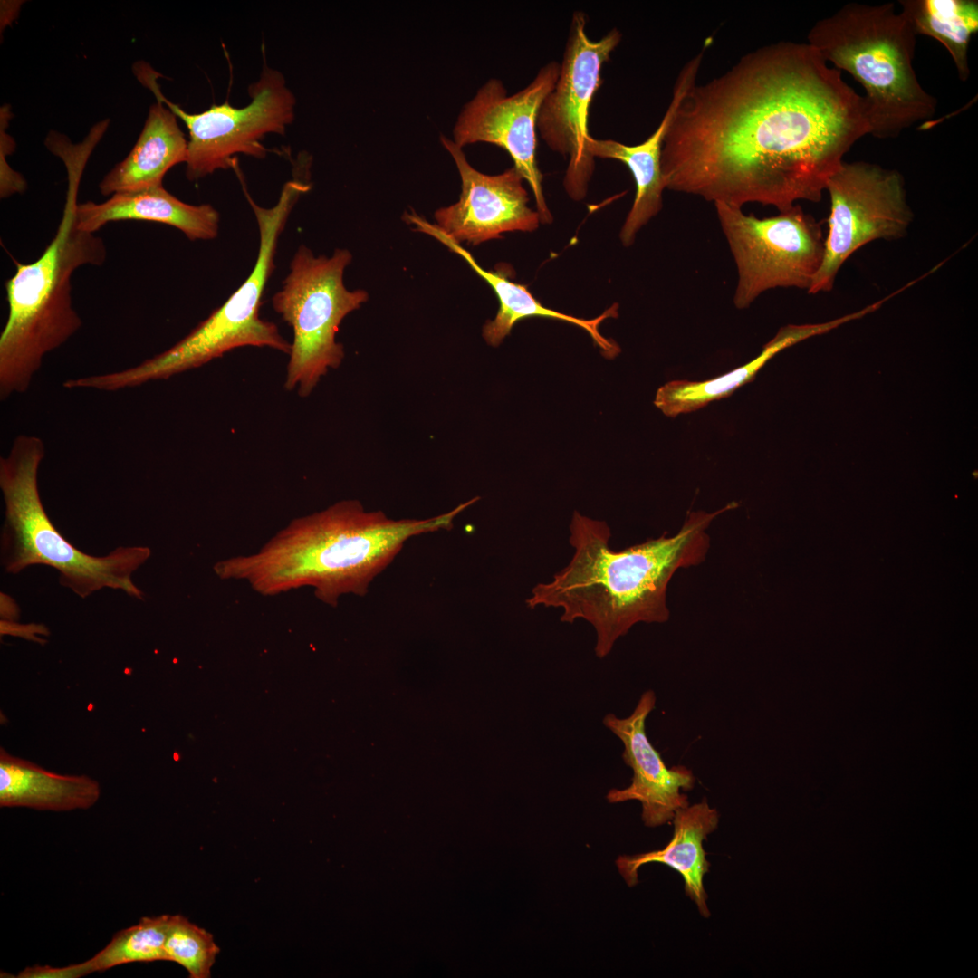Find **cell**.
<instances>
[{"label":"cell","mask_w":978,"mask_h":978,"mask_svg":"<svg viewBox=\"0 0 978 978\" xmlns=\"http://www.w3.org/2000/svg\"><path fill=\"white\" fill-rule=\"evenodd\" d=\"M560 63L552 61L542 66L523 90L507 95L501 81L491 79L463 108L454 129V142L459 147L485 142L508 152L514 168L529 184L542 223H551V214L542 190V174L536 160L537 119L546 96L554 88Z\"/></svg>","instance_id":"cell-13"},{"label":"cell","mask_w":978,"mask_h":978,"mask_svg":"<svg viewBox=\"0 0 978 978\" xmlns=\"http://www.w3.org/2000/svg\"><path fill=\"white\" fill-rule=\"evenodd\" d=\"M672 822L671 840L663 849L634 856H620L616 860L618 872L629 887L638 884L639 868L648 863H661L677 871L683 877L686 896L695 902L700 914L708 917L707 895L704 877L709 869L703 841L718 826L719 813L704 798L700 802L679 809Z\"/></svg>","instance_id":"cell-19"},{"label":"cell","mask_w":978,"mask_h":978,"mask_svg":"<svg viewBox=\"0 0 978 978\" xmlns=\"http://www.w3.org/2000/svg\"><path fill=\"white\" fill-rule=\"evenodd\" d=\"M404 220L414 225L417 231L435 237L450 250L459 254L493 288L500 306L494 319L486 321L483 327V337L489 345L493 347L500 345L503 339L510 334L514 324L520 320L530 317H543L567 321L582 328L590 335L594 343L600 349L601 354L607 359H613L620 352L618 345L613 340L602 336L599 331V326L603 321L608 318L618 317V304H613L601 315L590 320L574 317L547 308L532 296L526 286L512 282L508 278V272L501 269L497 271L483 269L466 249L451 239L436 225L425 220L415 212L407 213L404 216Z\"/></svg>","instance_id":"cell-17"},{"label":"cell","mask_w":978,"mask_h":978,"mask_svg":"<svg viewBox=\"0 0 978 978\" xmlns=\"http://www.w3.org/2000/svg\"><path fill=\"white\" fill-rule=\"evenodd\" d=\"M101 787L85 775H63L0 750V806L38 810H86L99 800Z\"/></svg>","instance_id":"cell-22"},{"label":"cell","mask_w":978,"mask_h":978,"mask_svg":"<svg viewBox=\"0 0 978 978\" xmlns=\"http://www.w3.org/2000/svg\"><path fill=\"white\" fill-rule=\"evenodd\" d=\"M309 189L307 183L292 178L284 184L277 203L265 208L257 205L244 187L260 237L258 255L249 276L219 308L175 345L135 367L99 375L98 388L114 391L166 379L240 347H269L290 354L291 343L273 322L260 317L259 310L263 292L274 270L280 235L299 197Z\"/></svg>","instance_id":"cell-7"},{"label":"cell","mask_w":978,"mask_h":978,"mask_svg":"<svg viewBox=\"0 0 978 978\" xmlns=\"http://www.w3.org/2000/svg\"><path fill=\"white\" fill-rule=\"evenodd\" d=\"M171 915L143 916L137 925L119 931L110 943L88 959L93 973L129 963L166 961L165 943Z\"/></svg>","instance_id":"cell-24"},{"label":"cell","mask_w":978,"mask_h":978,"mask_svg":"<svg viewBox=\"0 0 978 978\" xmlns=\"http://www.w3.org/2000/svg\"><path fill=\"white\" fill-rule=\"evenodd\" d=\"M714 206L737 267L736 308L771 289L809 290L824 253L820 225L811 216L799 205L766 218L724 203Z\"/></svg>","instance_id":"cell-10"},{"label":"cell","mask_w":978,"mask_h":978,"mask_svg":"<svg viewBox=\"0 0 978 978\" xmlns=\"http://www.w3.org/2000/svg\"><path fill=\"white\" fill-rule=\"evenodd\" d=\"M43 455L39 437L21 435L8 455L0 458L4 570L17 574L33 565H45L56 570L60 584L80 598L110 588L142 599L144 594L131 576L150 557V549L118 547L105 556H92L68 542L49 519L40 497L37 475Z\"/></svg>","instance_id":"cell-6"},{"label":"cell","mask_w":978,"mask_h":978,"mask_svg":"<svg viewBox=\"0 0 978 978\" xmlns=\"http://www.w3.org/2000/svg\"><path fill=\"white\" fill-rule=\"evenodd\" d=\"M461 177L459 200L435 213L436 225L451 239L472 244L499 238L505 232H529L538 228L540 216L528 206L524 180L513 167L499 175L474 168L461 147L441 137Z\"/></svg>","instance_id":"cell-14"},{"label":"cell","mask_w":978,"mask_h":978,"mask_svg":"<svg viewBox=\"0 0 978 978\" xmlns=\"http://www.w3.org/2000/svg\"><path fill=\"white\" fill-rule=\"evenodd\" d=\"M133 71L157 100L186 124L189 133L186 176L191 181L217 169L235 168L234 156L238 153L264 158L267 149L262 139L268 133L284 135L286 127L294 120L293 93L283 74L265 63L259 80L249 85L252 101L247 106L235 108L225 102L193 114L167 100L157 84L158 72L148 63L139 62Z\"/></svg>","instance_id":"cell-9"},{"label":"cell","mask_w":978,"mask_h":978,"mask_svg":"<svg viewBox=\"0 0 978 978\" xmlns=\"http://www.w3.org/2000/svg\"><path fill=\"white\" fill-rule=\"evenodd\" d=\"M858 318L859 313L856 312L824 323L790 324L781 327L763 346L761 353L750 362L705 381H669L657 389L654 404L666 416L671 417L698 410L712 401L727 398L738 388L752 381L760 369L782 350Z\"/></svg>","instance_id":"cell-21"},{"label":"cell","mask_w":978,"mask_h":978,"mask_svg":"<svg viewBox=\"0 0 978 978\" xmlns=\"http://www.w3.org/2000/svg\"><path fill=\"white\" fill-rule=\"evenodd\" d=\"M68 191L62 218L52 241L34 262L14 261L5 283L8 317L0 336V398L25 392L43 357L67 341L82 326L72 307V275L79 267L101 265L103 240L80 230L75 207L85 163H66Z\"/></svg>","instance_id":"cell-4"},{"label":"cell","mask_w":978,"mask_h":978,"mask_svg":"<svg viewBox=\"0 0 978 978\" xmlns=\"http://www.w3.org/2000/svg\"><path fill=\"white\" fill-rule=\"evenodd\" d=\"M478 499L420 520H393L344 500L294 519L257 551L221 560L214 570L221 580H243L264 596L311 587L320 600L336 605L343 595H365L408 539L450 529Z\"/></svg>","instance_id":"cell-3"},{"label":"cell","mask_w":978,"mask_h":978,"mask_svg":"<svg viewBox=\"0 0 978 978\" xmlns=\"http://www.w3.org/2000/svg\"><path fill=\"white\" fill-rule=\"evenodd\" d=\"M656 701L655 692L646 690L629 715L621 718L609 713L602 719L603 725L622 743V760L633 772L630 784L609 790L606 799L609 803L639 801L642 820L647 827L672 821L676 810L689 805L683 791L693 789L695 782L693 772L686 766L668 768L648 739L646 722Z\"/></svg>","instance_id":"cell-15"},{"label":"cell","mask_w":978,"mask_h":978,"mask_svg":"<svg viewBox=\"0 0 978 978\" xmlns=\"http://www.w3.org/2000/svg\"><path fill=\"white\" fill-rule=\"evenodd\" d=\"M123 220L171 225L192 241L214 239L219 228V214L215 207L187 204L163 186L119 192L105 202L88 201L75 207L77 227L84 232L94 234L110 222Z\"/></svg>","instance_id":"cell-18"},{"label":"cell","mask_w":978,"mask_h":978,"mask_svg":"<svg viewBox=\"0 0 978 978\" xmlns=\"http://www.w3.org/2000/svg\"><path fill=\"white\" fill-rule=\"evenodd\" d=\"M91 965L85 962L70 964L64 967H52L49 965H34L23 969L15 976L17 978H79L92 973Z\"/></svg>","instance_id":"cell-26"},{"label":"cell","mask_w":978,"mask_h":978,"mask_svg":"<svg viewBox=\"0 0 978 978\" xmlns=\"http://www.w3.org/2000/svg\"><path fill=\"white\" fill-rule=\"evenodd\" d=\"M187 155L188 141L176 114L158 101L150 106L133 149L105 175L99 189L109 196L163 186L166 173L175 165L186 163Z\"/></svg>","instance_id":"cell-20"},{"label":"cell","mask_w":978,"mask_h":978,"mask_svg":"<svg viewBox=\"0 0 978 978\" xmlns=\"http://www.w3.org/2000/svg\"><path fill=\"white\" fill-rule=\"evenodd\" d=\"M808 43L863 87L870 135L896 138L935 115L913 66L916 34L893 3L846 4L811 27Z\"/></svg>","instance_id":"cell-5"},{"label":"cell","mask_w":978,"mask_h":978,"mask_svg":"<svg viewBox=\"0 0 978 978\" xmlns=\"http://www.w3.org/2000/svg\"><path fill=\"white\" fill-rule=\"evenodd\" d=\"M219 952L211 933L181 915L171 916L165 943L166 961L184 967L190 978H209Z\"/></svg>","instance_id":"cell-25"},{"label":"cell","mask_w":978,"mask_h":978,"mask_svg":"<svg viewBox=\"0 0 978 978\" xmlns=\"http://www.w3.org/2000/svg\"><path fill=\"white\" fill-rule=\"evenodd\" d=\"M737 506L732 502L713 513L692 512L676 534L665 533L621 551L610 548V529L604 521L574 511L570 561L552 580L534 586L526 604L531 609H561V622H589L596 631L595 655L604 658L636 624L669 619L666 592L672 577L705 559L708 527Z\"/></svg>","instance_id":"cell-2"},{"label":"cell","mask_w":978,"mask_h":978,"mask_svg":"<svg viewBox=\"0 0 978 978\" xmlns=\"http://www.w3.org/2000/svg\"><path fill=\"white\" fill-rule=\"evenodd\" d=\"M587 16L572 14L560 73L552 91L542 103L537 119L541 138L553 151L569 159L564 187L574 200H581L594 170V158L587 149L589 111L602 84L601 72L621 41L618 28L599 40L586 33Z\"/></svg>","instance_id":"cell-12"},{"label":"cell","mask_w":978,"mask_h":978,"mask_svg":"<svg viewBox=\"0 0 978 978\" xmlns=\"http://www.w3.org/2000/svg\"><path fill=\"white\" fill-rule=\"evenodd\" d=\"M870 133L864 98L808 43L781 41L695 83L666 131L667 189L741 207L819 202Z\"/></svg>","instance_id":"cell-1"},{"label":"cell","mask_w":978,"mask_h":978,"mask_svg":"<svg viewBox=\"0 0 978 978\" xmlns=\"http://www.w3.org/2000/svg\"><path fill=\"white\" fill-rule=\"evenodd\" d=\"M828 235L821 264L807 291L832 289L838 273L858 249L877 239L903 237L913 219L902 175L878 165L843 161L829 177Z\"/></svg>","instance_id":"cell-11"},{"label":"cell","mask_w":978,"mask_h":978,"mask_svg":"<svg viewBox=\"0 0 978 978\" xmlns=\"http://www.w3.org/2000/svg\"><path fill=\"white\" fill-rule=\"evenodd\" d=\"M351 259L346 249H337L330 257L314 256L300 245L281 290L272 298L274 311L293 333L284 388L297 389L302 398L329 369L340 365L344 350L336 341L339 327L369 298L364 290L350 291L344 285V270Z\"/></svg>","instance_id":"cell-8"},{"label":"cell","mask_w":978,"mask_h":978,"mask_svg":"<svg viewBox=\"0 0 978 978\" xmlns=\"http://www.w3.org/2000/svg\"><path fill=\"white\" fill-rule=\"evenodd\" d=\"M900 12L916 35L938 41L949 53L960 80L970 76L968 50L978 31L975 0H903Z\"/></svg>","instance_id":"cell-23"},{"label":"cell","mask_w":978,"mask_h":978,"mask_svg":"<svg viewBox=\"0 0 978 978\" xmlns=\"http://www.w3.org/2000/svg\"><path fill=\"white\" fill-rule=\"evenodd\" d=\"M707 47L704 43L700 52L680 70L669 105L659 125L647 139L637 145H627L613 139H598L590 135L586 140V149L592 158L619 160L633 176L635 198L620 232L621 241L626 246L633 243L639 229L662 208L663 191L666 188L661 170L664 139L680 102L696 83Z\"/></svg>","instance_id":"cell-16"}]
</instances>
